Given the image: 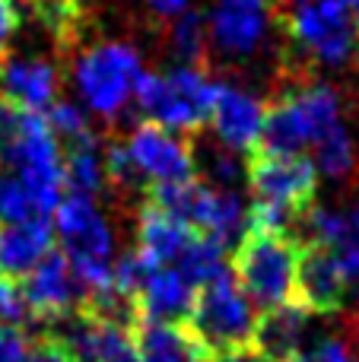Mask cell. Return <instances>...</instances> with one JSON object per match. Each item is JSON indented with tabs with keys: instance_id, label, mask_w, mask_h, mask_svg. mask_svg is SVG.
Returning <instances> with one entry per match:
<instances>
[{
	"instance_id": "obj_17",
	"label": "cell",
	"mask_w": 359,
	"mask_h": 362,
	"mask_svg": "<svg viewBox=\"0 0 359 362\" xmlns=\"http://www.w3.org/2000/svg\"><path fill=\"white\" fill-rule=\"evenodd\" d=\"M197 286L178 267H156L137 293L140 321H188Z\"/></svg>"
},
{
	"instance_id": "obj_4",
	"label": "cell",
	"mask_w": 359,
	"mask_h": 362,
	"mask_svg": "<svg viewBox=\"0 0 359 362\" xmlns=\"http://www.w3.org/2000/svg\"><path fill=\"white\" fill-rule=\"evenodd\" d=\"M216 80H210L201 67H178L165 74H143L137 83L134 102L150 124H159L175 134H194L204 121H210Z\"/></svg>"
},
{
	"instance_id": "obj_23",
	"label": "cell",
	"mask_w": 359,
	"mask_h": 362,
	"mask_svg": "<svg viewBox=\"0 0 359 362\" xmlns=\"http://www.w3.org/2000/svg\"><path fill=\"white\" fill-rule=\"evenodd\" d=\"M315 169L324 172L328 178H347L356 169V150H353V137H350L347 124H337L334 131H328L322 140L315 144Z\"/></svg>"
},
{
	"instance_id": "obj_20",
	"label": "cell",
	"mask_w": 359,
	"mask_h": 362,
	"mask_svg": "<svg viewBox=\"0 0 359 362\" xmlns=\"http://www.w3.org/2000/svg\"><path fill=\"white\" fill-rule=\"evenodd\" d=\"M54 245V229L45 219L0 223V276L23 280Z\"/></svg>"
},
{
	"instance_id": "obj_12",
	"label": "cell",
	"mask_w": 359,
	"mask_h": 362,
	"mask_svg": "<svg viewBox=\"0 0 359 362\" xmlns=\"http://www.w3.org/2000/svg\"><path fill=\"white\" fill-rule=\"evenodd\" d=\"M264 118L267 105L261 102V95H254L252 89L239 86V83H216L210 124L226 150L254 156L261 144V131H264Z\"/></svg>"
},
{
	"instance_id": "obj_31",
	"label": "cell",
	"mask_w": 359,
	"mask_h": 362,
	"mask_svg": "<svg viewBox=\"0 0 359 362\" xmlns=\"http://www.w3.org/2000/svg\"><path fill=\"white\" fill-rule=\"evenodd\" d=\"M19 29V6L16 0H0V51L13 42Z\"/></svg>"
},
{
	"instance_id": "obj_1",
	"label": "cell",
	"mask_w": 359,
	"mask_h": 362,
	"mask_svg": "<svg viewBox=\"0 0 359 362\" xmlns=\"http://www.w3.org/2000/svg\"><path fill=\"white\" fill-rule=\"evenodd\" d=\"M343 124L341 95L328 83H302L283 89L264 118L261 156H299L302 146H315L328 131Z\"/></svg>"
},
{
	"instance_id": "obj_34",
	"label": "cell",
	"mask_w": 359,
	"mask_h": 362,
	"mask_svg": "<svg viewBox=\"0 0 359 362\" xmlns=\"http://www.w3.org/2000/svg\"><path fill=\"white\" fill-rule=\"evenodd\" d=\"M347 4V10H350V16H353V23L359 25V0H343Z\"/></svg>"
},
{
	"instance_id": "obj_28",
	"label": "cell",
	"mask_w": 359,
	"mask_h": 362,
	"mask_svg": "<svg viewBox=\"0 0 359 362\" xmlns=\"http://www.w3.org/2000/svg\"><path fill=\"white\" fill-rule=\"evenodd\" d=\"M0 321L13 331H23L25 325H32V308L25 299V289L13 276H0Z\"/></svg>"
},
{
	"instance_id": "obj_24",
	"label": "cell",
	"mask_w": 359,
	"mask_h": 362,
	"mask_svg": "<svg viewBox=\"0 0 359 362\" xmlns=\"http://www.w3.org/2000/svg\"><path fill=\"white\" fill-rule=\"evenodd\" d=\"M175 267L182 270L194 286H204V283H210L213 276L226 274V248L207 235H197Z\"/></svg>"
},
{
	"instance_id": "obj_16",
	"label": "cell",
	"mask_w": 359,
	"mask_h": 362,
	"mask_svg": "<svg viewBox=\"0 0 359 362\" xmlns=\"http://www.w3.org/2000/svg\"><path fill=\"white\" fill-rule=\"evenodd\" d=\"M197 232L191 226L172 219L169 213L156 210L150 204H140L137 210V255L150 267H175L182 255L191 248Z\"/></svg>"
},
{
	"instance_id": "obj_8",
	"label": "cell",
	"mask_w": 359,
	"mask_h": 362,
	"mask_svg": "<svg viewBox=\"0 0 359 362\" xmlns=\"http://www.w3.org/2000/svg\"><path fill=\"white\" fill-rule=\"evenodd\" d=\"M245 181L254 204H271L293 216H305L315 206L318 169L305 156H248Z\"/></svg>"
},
{
	"instance_id": "obj_11",
	"label": "cell",
	"mask_w": 359,
	"mask_h": 362,
	"mask_svg": "<svg viewBox=\"0 0 359 362\" xmlns=\"http://www.w3.org/2000/svg\"><path fill=\"white\" fill-rule=\"evenodd\" d=\"M23 280H25L23 289H25V299H29L35 325H61L83 302V286L73 276V270H70L64 251L51 248Z\"/></svg>"
},
{
	"instance_id": "obj_9",
	"label": "cell",
	"mask_w": 359,
	"mask_h": 362,
	"mask_svg": "<svg viewBox=\"0 0 359 362\" xmlns=\"http://www.w3.org/2000/svg\"><path fill=\"white\" fill-rule=\"evenodd\" d=\"M273 13L267 0H213L207 13L210 48L226 61H248L271 38Z\"/></svg>"
},
{
	"instance_id": "obj_32",
	"label": "cell",
	"mask_w": 359,
	"mask_h": 362,
	"mask_svg": "<svg viewBox=\"0 0 359 362\" xmlns=\"http://www.w3.org/2000/svg\"><path fill=\"white\" fill-rule=\"evenodd\" d=\"M143 6L159 19H175L191 10V0H143Z\"/></svg>"
},
{
	"instance_id": "obj_22",
	"label": "cell",
	"mask_w": 359,
	"mask_h": 362,
	"mask_svg": "<svg viewBox=\"0 0 359 362\" xmlns=\"http://www.w3.org/2000/svg\"><path fill=\"white\" fill-rule=\"evenodd\" d=\"M210 48L207 38V19L201 13L188 10L182 16L169 19V51L178 64H188V67H201L204 54Z\"/></svg>"
},
{
	"instance_id": "obj_33",
	"label": "cell",
	"mask_w": 359,
	"mask_h": 362,
	"mask_svg": "<svg viewBox=\"0 0 359 362\" xmlns=\"http://www.w3.org/2000/svg\"><path fill=\"white\" fill-rule=\"evenodd\" d=\"M210 362H267L264 356H261L258 350L252 346H235V350H223V353H213V359Z\"/></svg>"
},
{
	"instance_id": "obj_15",
	"label": "cell",
	"mask_w": 359,
	"mask_h": 362,
	"mask_svg": "<svg viewBox=\"0 0 359 362\" xmlns=\"http://www.w3.org/2000/svg\"><path fill=\"white\" fill-rule=\"evenodd\" d=\"M67 325L70 327L61 334V340L70 346L76 362H143L131 327L93 318L86 312H73Z\"/></svg>"
},
{
	"instance_id": "obj_25",
	"label": "cell",
	"mask_w": 359,
	"mask_h": 362,
	"mask_svg": "<svg viewBox=\"0 0 359 362\" xmlns=\"http://www.w3.org/2000/svg\"><path fill=\"white\" fill-rule=\"evenodd\" d=\"M45 121H48L51 134H54L57 140H64L67 146L95 137V131H93V124H89L86 112H83L80 105H73V102L57 99L54 105L45 108Z\"/></svg>"
},
{
	"instance_id": "obj_2",
	"label": "cell",
	"mask_w": 359,
	"mask_h": 362,
	"mask_svg": "<svg viewBox=\"0 0 359 362\" xmlns=\"http://www.w3.org/2000/svg\"><path fill=\"white\" fill-rule=\"evenodd\" d=\"M302 242L286 232L248 229L233 251V276L254 308H277L296 296Z\"/></svg>"
},
{
	"instance_id": "obj_18",
	"label": "cell",
	"mask_w": 359,
	"mask_h": 362,
	"mask_svg": "<svg viewBox=\"0 0 359 362\" xmlns=\"http://www.w3.org/2000/svg\"><path fill=\"white\" fill-rule=\"evenodd\" d=\"M309 308L299 302H283L277 308H267L254 327V350L267 362H290L302 353V337L309 327Z\"/></svg>"
},
{
	"instance_id": "obj_27",
	"label": "cell",
	"mask_w": 359,
	"mask_h": 362,
	"mask_svg": "<svg viewBox=\"0 0 359 362\" xmlns=\"http://www.w3.org/2000/svg\"><path fill=\"white\" fill-rule=\"evenodd\" d=\"M29 219H45L29 187L13 172H0V223H29Z\"/></svg>"
},
{
	"instance_id": "obj_14",
	"label": "cell",
	"mask_w": 359,
	"mask_h": 362,
	"mask_svg": "<svg viewBox=\"0 0 359 362\" xmlns=\"http://www.w3.org/2000/svg\"><path fill=\"white\" fill-rule=\"evenodd\" d=\"M61 93V70L48 57L16 54L0 61V99L42 115L57 102Z\"/></svg>"
},
{
	"instance_id": "obj_26",
	"label": "cell",
	"mask_w": 359,
	"mask_h": 362,
	"mask_svg": "<svg viewBox=\"0 0 359 362\" xmlns=\"http://www.w3.org/2000/svg\"><path fill=\"white\" fill-rule=\"evenodd\" d=\"M57 38H70L80 23V0H19Z\"/></svg>"
},
{
	"instance_id": "obj_5",
	"label": "cell",
	"mask_w": 359,
	"mask_h": 362,
	"mask_svg": "<svg viewBox=\"0 0 359 362\" xmlns=\"http://www.w3.org/2000/svg\"><path fill=\"white\" fill-rule=\"evenodd\" d=\"M143 76V57L127 42L89 45L73 61V86L93 115L112 121L127 108Z\"/></svg>"
},
{
	"instance_id": "obj_13",
	"label": "cell",
	"mask_w": 359,
	"mask_h": 362,
	"mask_svg": "<svg viewBox=\"0 0 359 362\" xmlns=\"http://www.w3.org/2000/svg\"><path fill=\"white\" fill-rule=\"evenodd\" d=\"M353 283L347 280L337 255L328 245H302L299 255V270H296V296L293 302H299L302 308H309L312 315H334L343 308L347 293Z\"/></svg>"
},
{
	"instance_id": "obj_30",
	"label": "cell",
	"mask_w": 359,
	"mask_h": 362,
	"mask_svg": "<svg viewBox=\"0 0 359 362\" xmlns=\"http://www.w3.org/2000/svg\"><path fill=\"white\" fill-rule=\"evenodd\" d=\"M25 353H29L25 334L13 331V327H4V331H0V362H25Z\"/></svg>"
},
{
	"instance_id": "obj_35",
	"label": "cell",
	"mask_w": 359,
	"mask_h": 362,
	"mask_svg": "<svg viewBox=\"0 0 359 362\" xmlns=\"http://www.w3.org/2000/svg\"><path fill=\"white\" fill-rule=\"evenodd\" d=\"M290 362H299V359H290Z\"/></svg>"
},
{
	"instance_id": "obj_10",
	"label": "cell",
	"mask_w": 359,
	"mask_h": 362,
	"mask_svg": "<svg viewBox=\"0 0 359 362\" xmlns=\"http://www.w3.org/2000/svg\"><path fill=\"white\" fill-rule=\"evenodd\" d=\"M124 150L131 156L134 169L150 185H169V181H188L194 178V144L182 134L165 131L159 124H137L124 140Z\"/></svg>"
},
{
	"instance_id": "obj_21",
	"label": "cell",
	"mask_w": 359,
	"mask_h": 362,
	"mask_svg": "<svg viewBox=\"0 0 359 362\" xmlns=\"http://www.w3.org/2000/svg\"><path fill=\"white\" fill-rule=\"evenodd\" d=\"M61 159H64V187L70 194L95 197V194H102L108 187L105 153L99 150V137L67 146V153H61Z\"/></svg>"
},
{
	"instance_id": "obj_3",
	"label": "cell",
	"mask_w": 359,
	"mask_h": 362,
	"mask_svg": "<svg viewBox=\"0 0 359 362\" xmlns=\"http://www.w3.org/2000/svg\"><path fill=\"white\" fill-rule=\"evenodd\" d=\"M54 232L61 238L64 257H67L73 276L80 280L83 293L114 286V235L93 197H83V194L61 197L54 210Z\"/></svg>"
},
{
	"instance_id": "obj_7",
	"label": "cell",
	"mask_w": 359,
	"mask_h": 362,
	"mask_svg": "<svg viewBox=\"0 0 359 362\" xmlns=\"http://www.w3.org/2000/svg\"><path fill=\"white\" fill-rule=\"evenodd\" d=\"M286 32L309 61L341 67L359 48L356 23L343 0H296L286 13Z\"/></svg>"
},
{
	"instance_id": "obj_29",
	"label": "cell",
	"mask_w": 359,
	"mask_h": 362,
	"mask_svg": "<svg viewBox=\"0 0 359 362\" xmlns=\"http://www.w3.org/2000/svg\"><path fill=\"white\" fill-rule=\"evenodd\" d=\"M25 362H76L70 346L64 344L54 334H42L29 344V353H25Z\"/></svg>"
},
{
	"instance_id": "obj_19",
	"label": "cell",
	"mask_w": 359,
	"mask_h": 362,
	"mask_svg": "<svg viewBox=\"0 0 359 362\" xmlns=\"http://www.w3.org/2000/svg\"><path fill=\"white\" fill-rule=\"evenodd\" d=\"M143 362H210L213 353L184 327V321H140L134 327Z\"/></svg>"
},
{
	"instance_id": "obj_6",
	"label": "cell",
	"mask_w": 359,
	"mask_h": 362,
	"mask_svg": "<svg viewBox=\"0 0 359 362\" xmlns=\"http://www.w3.org/2000/svg\"><path fill=\"white\" fill-rule=\"evenodd\" d=\"M184 327L210 353H223L254 344L258 312H254L252 299L242 293V286L235 283V276L226 270V274L213 276L210 283L197 286L194 305H191Z\"/></svg>"
}]
</instances>
